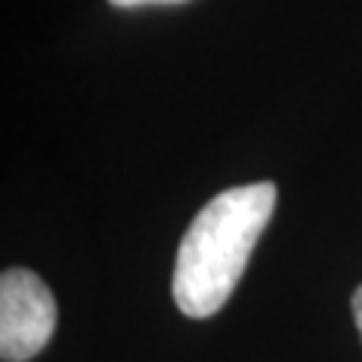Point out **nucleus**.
Instances as JSON below:
<instances>
[{
  "mask_svg": "<svg viewBox=\"0 0 362 362\" xmlns=\"http://www.w3.org/2000/svg\"><path fill=\"white\" fill-rule=\"evenodd\" d=\"M275 202L278 187L254 181L223 190L197 211L178 245L173 272V299L181 314L206 320L223 308L272 221Z\"/></svg>",
  "mask_w": 362,
  "mask_h": 362,
  "instance_id": "obj_1",
  "label": "nucleus"
},
{
  "mask_svg": "<svg viewBox=\"0 0 362 362\" xmlns=\"http://www.w3.org/2000/svg\"><path fill=\"white\" fill-rule=\"evenodd\" d=\"M58 326V305L49 284L30 269L0 275V356L28 362L42 354Z\"/></svg>",
  "mask_w": 362,
  "mask_h": 362,
  "instance_id": "obj_2",
  "label": "nucleus"
},
{
  "mask_svg": "<svg viewBox=\"0 0 362 362\" xmlns=\"http://www.w3.org/2000/svg\"><path fill=\"white\" fill-rule=\"evenodd\" d=\"M118 9H136V6H163V4H187V0H109Z\"/></svg>",
  "mask_w": 362,
  "mask_h": 362,
  "instance_id": "obj_3",
  "label": "nucleus"
},
{
  "mask_svg": "<svg viewBox=\"0 0 362 362\" xmlns=\"http://www.w3.org/2000/svg\"><path fill=\"white\" fill-rule=\"evenodd\" d=\"M350 308H354V320H356V332L362 338V284L354 290V299H350Z\"/></svg>",
  "mask_w": 362,
  "mask_h": 362,
  "instance_id": "obj_4",
  "label": "nucleus"
}]
</instances>
